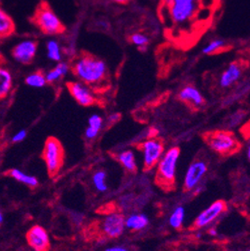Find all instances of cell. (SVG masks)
I'll use <instances>...</instances> for the list:
<instances>
[{"instance_id": "484cf974", "label": "cell", "mask_w": 250, "mask_h": 251, "mask_svg": "<svg viewBox=\"0 0 250 251\" xmlns=\"http://www.w3.org/2000/svg\"><path fill=\"white\" fill-rule=\"evenodd\" d=\"M92 183L94 188L99 192H106L108 190L107 185V173L104 170H96L92 175Z\"/></svg>"}, {"instance_id": "603a6c76", "label": "cell", "mask_w": 250, "mask_h": 251, "mask_svg": "<svg viewBox=\"0 0 250 251\" xmlns=\"http://www.w3.org/2000/svg\"><path fill=\"white\" fill-rule=\"evenodd\" d=\"M46 55L47 58L54 62L62 61V48L57 39H49L46 42Z\"/></svg>"}, {"instance_id": "5bb4252c", "label": "cell", "mask_w": 250, "mask_h": 251, "mask_svg": "<svg viewBox=\"0 0 250 251\" xmlns=\"http://www.w3.org/2000/svg\"><path fill=\"white\" fill-rule=\"evenodd\" d=\"M243 74V66L240 62H231L220 74L218 84L221 88H229L239 81Z\"/></svg>"}, {"instance_id": "2e32d148", "label": "cell", "mask_w": 250, "mask_h": 251, "mask_svg": "<svg viewBox=\"0 0 250 251\" xmlns=\"http://www.w3.org/2000/svg\"><path fill=\"white\" fill-rule=\"evenodd\" d=\"M104 125V119L103 117L98 114V113H93L90 115L87 121V126L85 128V138L87 140H93L95 139L99 133L101 132L102 128Z\"/></svg>"}, {"instance_id": "d4e9b609", "label": "cell", "mask_w": 250, "mask_h": 251, "mask_svg": "<svg viewBox=\"0 0 250 251\" xmlns=\"http://www.w3.org/2000/svg\"><path fill=\"white\" fill-rule=\"evenodd\" d=\"M185 219V209L183 206H176L171 212L168 222L169 225L174 229H180Z\"/></svg>"}, {"instance_id": "f546056e", "label": "cell", "mask_w": 250, "mask_h": 251, "mask_svg": "<svg viewBox=\"0 0 250 251\" xmlns=\"http://www.w3.org/2000/svg\"><path fill=\"white\" fill-rule=\"evenodd\" d=\"M120 119H121V114L118 112H113L107 116L106 123L109 125H113V124L118 123L120 121Z\"/></svg>"}, {"instance_id": "836d02e7", "label": "cell", "mask_w": 250, "mask_h": 251, "mask_svg": "<svg viewBox=\"0 0 250 251\" xmlns=\"http://www.w3.org/2000/svg\"><path fill=\"white\" fill-rule=\"evenodd\" d=\"M110 1L117 3V4H126L130 1V0H110Z\"/></svg>"}, {"instance_id": "8fae6325", "label": "cell", "mask_w": 250, "mask_h": 251, "mask_svg": "<svg viewBox=\"0 0 250 251\" xmlns=\"http://www.w3.org/2000/svg\"><path fill=\"white\" fill-rule=\"evenodd\" d=\"M101 229L108 238L120 237L126 229L125 216L120 212H111L105 215L101 222Z\"/></svg>"}, {"instance_id": "8992f818", "label": "cell", "mask_w": 250, "mask_h": 251, "mask_svg": "<svg viewBox=\"0 0 250 251\" xmlns=\"http://www.w3.org/2000/svg\"><path fill=\"white\" fill-rule=\"evenodd\" d=\"M43 159L49 175L54 176L60 170L64 159V150L57 138L48 137L46 139L43 148Z\"/></svg>"}, {"instance_id": "cb8c5ba5", "label": "cell", "mask_w": 250, "mask_h": 251, "mask_svg": "<svg viewBox=\"0 0 250 251\" xmlns=\"http://www.w3.org/2000/svg\"><path fill=\"white\" fill-rule=\"evenodd\" d=\"M25 84L33 88H42L47 84V80L45 77V73L43 71H34L28 74L25 77Z\"/></svg>"}, {"instance_id": "4dcf8cb0", "label": "cell", "mask_w": 250, "mask_h": 251, "mask_svg": "<svg viewBox=\"0 0 250 251\" xmlns=\"http://www.w3.org/2000/svg\"><path fill=\"white\" fill-rule=\"evenodd\" d=\"M243 116H244V115H242V114H241V112H238V113H234V114H232V116H231V118H230V120H229V123H230L231 126H234V125H236V124L240 123V120L242 119V117H243Z\"/></svg>"}, {"instance_id": "9c48e42d", "label": "cell", "mask_w": 250, "mask_h": 251, "mask_svg": "<svg viewBox=\"0 0 250 251\" xmlns=\"http://www.w3.org/2000/svg\"><path fill=\"white\" fill-rule=\"evenodd\" d=\"M38 43L34 39L26 38L19 41L11 50L13 59L20 64H30L37 53Z\"/></svg>"}, {"instance_id": "83f0119b", "label": "cell", "mask_w": 250, "mask_h": 251, "mask_svg": "<svg viewBox=\"0 0 250 251\" xmlns=\"http://www.w3.org/2000/svg\"><path fill=\"white\" fill-rule=\"evenodd\" d=\"M129 40L131 42V44H133L135 47H137V49L141 52H145L148 45L150 43V39L149 37L141 32H135L132 33L129 37Z\"/></svg>"}, {"instance_id": "52a82bcc", "label": "cell", "mask_w": 250, "mask_h": 251, "mask_svg": "<svg viewBox=\"0 0 250 251\" xmlns=\"http://www.w3.org/2000/svg\"><path fill=\"white\" fill-rule=\"evenodd\" d=\"M139 149L142 153L143 166L146 170L154 168L165 151L163 142L155 137L143 140L139 145Z\"/></svg>"}, {"instance_id": "44dd1931", "label": "cell", "mask_w": 250, "mask_h": 251, "mask_svg": "<svg viewBox=\"0 0 250 251\" xmlns=\"http://www.w3.org/2000/svg\"><path fill=\"white\" fill-rule=\"evenodd\" d=\"M116 158L118 162L122 165V167L126 171L135 172L137 170V162H136V157L133 150L131 149L122 150V151H120L116 155Z\"/></svg>"}, {"instance_id": "1f68e13d", "label": "cell", "mask_w": 250, "mask_h": 251, "mask_svg": "<svg viewBox=\"0 0 250 251\" xmlns=\"http://www.w3.org/2000/svg\"><path fill=\"white\" fill-rule=\"evenodd\" d=\"M96 24H97V27H98V28H101V29H103V30H107V29H109V27H110L109 22L106 21L105 19L98 20Z\"/></svg>"}, {"instance_id": "3957f363", "label": "cell", "mask_w": 250, "mask_h": 251, "mask_svg": "<svg viewBox=\"0 0 250 251\" xmlns=\"http://www.w3.org/2000/svg\"><path fill=\"white\" fill-rule=\"evenodd\" d=\"M179 157L180 149L177 146H172L164 151L156 165V181L160 186L169 188L174 185Z\"/></svg>"}, {"instance_id": "ffe728a7", "label": "cell", "mask_w": 250, "mask_h": 251, "mask_svg": "<svg viewBox=\"0 0 250 251\" xmlns=\"http://www.w3.org/2000/svg\"><path fill=\"white\" fill-rule=\"evenodd\" d=\"M15 32V23L11 16L0 7V39H5Z\"/></svg>"}, {"instance_id": "277c9868", "label": "cell", "mask_w": 250, "mask_h": 251, "mask_svg": "<svg viewBox=\"0 0 250 251\" xmlns=\"http://www.w3.org/2000/svg\"><path fill=\"white\" fill-rule=\"evenodd\" d=\"M33 22L46 35H59L65 30L58 15L46 3L39 4L33 16Z\"/></svg>"}, {"instance_id": "6da1fadb", "label": "cell", "mask_w": 250, "mask_h": 251, "mask_svg": "<svg viewBox=\"0 0 250 251\" xmlns=\"http://www.w3.org/2000/svg\"><path fill=\"white\" fill-rule=\"evenodd\" d=\"M221 0H160L159 17L166 36L183 47L193 45L209 28Z\"/></svg>"}, {"instance_id": "ba28073f", "label": "cell", "mask_w": 250, "mask_h": 251, "mask_svg": "<svg viewBox=\"0 0 250 251\" xmlns=\"http://www.w3.org/2000/svg\"><path fill=\"white\" fill-rule=\"evenodd\" d=\"M66 87L72 98L83 107L92 106L97 102V96L94 89L79 80L67 82Z\"/></svg>"}, {"instance_id": "ac0fdd59", "label": "cell", "mask_w": 250, "mask_h": 251, "mask_svg": "<svg viewBox=\"0 0 250 251\" xmlns=\"http://www.w3.org/2000/svg\"><path fill=\"white\" fill-rule=\"evenodd\" d=\"M149 225V217L145 213H132L125 217V227L132 231H140Z\"/></svg>"}, {"instance_id": "4fadbf2b", "label": "cell", "mask_w": 250, "mask_h": 251, "mask_svg": "<svg viewBox=\"0 0 250 251\" xmlns=\"http://www.w3.org/2000/svg\"><path fill=\"white\" fill-rule=\"evenodd\" d=\"M26 238L28 244L34 251H48L50 247V239L47 231L40 226V225H34L27 234Z\"/></svg>"}, {"instance_id": "d6a6232c", "label": "cell", "mask_w": 250, "mask_h": 251, "mask_svg": "<svg viewBox=\"0 0 250 251\" xmlns=\"http://www.w3.org/2000/svg\"><path fill=\"white\" fill-rule=\"evenodd\" d=\"M104 251H129V250L123 246H111L106 248Z\"/></svg>"}, {"instance_id": "7402d4cb", "label": "cell", "mask_w": 250, "mask_h": 251, "mask_svg": "<svg viewBox=\"0 0 250 251\" xmlns=\"http://www.w3.org/2000/svg\"><path fill=\"white\" fill-rule=\"evenodd\" d=\"M7 175L11 178H13L14 180L27 185L29 187H36L39 184L38 179L35 176H33V175H29L17 168H12L8 170Z\"/></svg>"}, {"instance_id": "e575fe53", "label": "cell", "mask_w": 250, "mask_h": 251, "mask_svg": "<svg viewBox=\"0 0 250 251\" xmlns=\"http://www.w3.org/2000/svg\"><path fill=\"white\" fill-rule=\"evenodd\" d=\"M217 233H218L217 230H216L215 228H213V227H211V228L208 230V234L211 235V236H216Z\"/></svg>"}, {"instance_id": "8d00e7d4", "label": "cell", "mask_w": 250, "mask_h": 251, "mask_svg": "<svg viewBox=\"0 0 250 251\" xmlns=\"http://www.w3.org/2000/svg\"><path fill=\"white\" fill-rule=\"evenodd\" d=\"M247 157H248V159L250 160V143H249V145H248V147H247Z\"/></svg>"}, {"instance_id": "5b68a950", "label": "cell", "mask_w": 250, "mask_h": 251, "mask_svg": "<svg viewBox=\"0 0 250 251\" xmlns=\"http://www.w3.org/2000/svg\"><path fill=\"white\" fill-rule=\"evenodd\" d=\"M205 141L212 151L227 155L235 152L239 148V142L236 136L226 130H215L205 135Z\"/></svg>"}, {"instance_id": "e0dca14e", "label": "cell", "mask_w": 250, "mask_h": 251, "mask_svg": "<svg viewBox=\"0 0 250 251\" xmlns=\"http://www.w3.org/2000/svg\"><path fill=\"white\" fill-rule=\"evenodd\" d=\"M71 66L66 61H60L58 62L52 69L48 70L45 73V77L47 80V83L53 84L55 82L60 81L62 78H64L68 72L70 71Z\"/></svg>"}, {"instance_id": "4316f807", "label": "cell", "mask_w": 250, "mask_h": 251, "mask_svg": "<svg viewBox=\"0 0 250 251\" xmlns=\"http://www.w3.org/2000/svg\"><path fill=\"white\" fill-rule=\"evenodd\" d=\"M227 47V43L225 40L220 39V38H215L210 40L202 49V53L205 55H212L216 54L225 48Z\"/></svg>"}, {"instance_id": "d590c367", "label": "cell", "mask_w": 250, "mask_h": 251, "mask_svg": "<svg viewBox=\"0 0 250 251\" xmlns=\"http://www.w3.org/2000/svg\"><path fill=\"white\" fill-rule=\"evenodd\" d=\"M3 61H4V57H3V54H2L1 49H0V63H2Z\"/></svg>"}, {"instance_id": "74e56055", "label": "cell", "mask_w": 250, "mask_h": 251, "mask_svg": "<svg viewBox=\"0 0 250 251\" xmlns=\"http://www.w3.org/2000/svg\"><path fill=\"white\" fill-rule=\"evenodd\" d=\"M3 222V215L1 213V211H0V224H1Z\"/></svg>"}, {"instance_id": "7a4b0ae2", "label": "cell", "mask_w": 250, "mask_h": 251, "mask_svg": "<svg viewBox=\"0 0 250 251\" xmlns=\"http://www.w3.org/2000/svg\"><path fill=\"white\" fill-rule=\"evenodd\" d=\"M71 70L77 80L92 87L103 84L108 76V67L105 61L90 54H81L75 58Z\"/></svg>"}, {"instance_id": "30bf717a", "label": "cell", "mask_w": 250, "mask_h": 251, "mask_svg": "<svg viewBox=\"0 0 250 251\" xmlns=\"http://www.w3.org/2000/svg\"><path fill=\"white\" fill-rule=\"evenodd\" d=\"M225 210H226V202L223 201V200H216L197 215L193 223L194 228L200 229L208 226L217 218H219L221 214L225 212Z\"/></svg>"}, {"instance_id": "9a60e30c", "label": "cell", "mask_w": 250, "mask_h": 251, "mask_svg": "<svg viewBox=\"0 0 250 251\" xmlns=\"http://www.w3.org/2000/svg\"><path fill=\"white\" fill-rule=\"evenodd\" d=\"M178 99L192 108H200L205 103V98L198 88L193 85H185L178 92Z\"/></svg>"}, {"instance_id": "f35d334b", "label": "cell", "mask_w": 250, "mask_h": 251, "mask_svg": "<svg viewBox=\"0 0 250 251\" xmlns=\"http://www.w3.org/2000/svg\"><path fill=\"white\" fill-rule=\"evenodd\" d=\"M248 251H250V249H249V250H248Z\"/></svg>"}, {"instance_id": "f1b7e54d", "label": "cell", "mask_w": 250, "mask_h": 251, "mask_svg": "<svg viewBox=\"0 0 250 251\" xmlns=\"http://www.w3.org/2000/svg\"><path fill=\"white\" fill-rule=\"evenodd\" d=\"M27 136V131L25 129H20L17 132H15L11 137V142L13 143H19L24 141V139Z\"/></svg>"}, {"instance_id": "7c38bea8", "label": "cell", "mask_w": 250, "mask_h": 251, "mask_svg": "<svg viewBox=\"0 0 250 251\" xmlns=\"http://www.w3.org/2000/svg\"><path fill=\"white\" fill-rule=\"evenodd\" d=\"M207 164L202 160H195L190 163L184 175V188L186 190L195 189L198 184L202 181L205 174L207 173Z\"/></svg>"}, {"instance_id": "d6986e66", "label": "cell", "mask_w": 250, "mask_h": 251, "mask_svg": "<svg viewBox=\"0 0 250 251\" xmlns=\"http://www.w3.org/2000/svg\"><path fill=\"white\" fill-rule=\"evenodd\" d=\"M13 89V76L9 69L0 64V99L6 98Z\"/></svg>"}]
</instances>
